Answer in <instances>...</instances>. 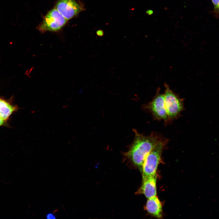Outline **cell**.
I'll use <instances>...</instances> for the list:
<instances>
[{
	"instance_id": "cell-1",
	"label": "cell",
	"mask_w": 219,
	"mask_h": 219,
	"mask_svg": "<svg viewBox=\"0 0 219 219\" xmlns=\"http://www.w3.org/2000/svg\"><path fill=\"white\" fill-rule=\"evenodd\" d=\"M134 141L126 155L134 164L142 169L144 160L155 146L162 138L154 133L146 136L134 130Z\"/></svg>"
},
{
	"instance_id": "cell-2",
	"label": "cell",
	"mask_w": 219,
	"mask_h": 219,
	"mask_svg": "<svg viewBox=\"0 0 219 219\" xmlns=\"http://www.w3.org/2000/svg\"><path fill=\"white\" fill-rule=\"evenodd\" d=\"M168 140L162 138L155 146L146 157L142 168V179L156 175L161 159L162 150Z\"/></svg>"
},
{
	"instance_id": "cell-3",
	"label": "cell",
	"mask_w": 219,
	"mask_h": 219,
	"mask_svg": "<svg viewBox=\"0 0 219 219\" xmlns=\"http://www.w3.org/2000/svg\"><path fill=\"white\" fill-rule=\"evenodd\" d=\"M68 21L54 8L47 13L37 29L42 33L58 31L63 27Z\"/></svg>"
},
{
	"instance_id": "cell-4",
	"label": "cell",
	"mask_w": 219,
	"mask_h": 219,
	"mask_svg": "<svg viewBox=\"0 0 219 219\" xmlns=\"http://www.w3.org/2000/svg\"><path fill=\"white\" fill-rule=\"evenodd\" d=\"M165 86L164 94L165 106L170 120H172L178 117L183 110V102L167 85Z\"/></svg>"
},
{
	"instance_id": "cell-5",
	"label": "cell",
	"mask_w": 219,
	"mask_h": 219,
	"mask_svg": "<svg viewBox=\"0 0 219 219\" xmlns=\"http://www.w3.org/2000/svg\"><path fill=\"white\" fill-rule=\"evenodd\" d=\"M144 108L149 110L156 120H163L165 122L170 120L165 106L164 94L158 92L152 101L145 105Z\"/></svg>"
},
{
	"instance_id": "cell-6",
	"label": "cell",
	"mask_w": 219,
	"mask_h": 219,
	"mask_svg": "<svg viewBox=\"0 0 219 219\" xmlns=\"http://www.w3.org/2000/svg\"><path fill=\"white\" fill-rule=\"evenodd\" d=\"M54 8L68 20L85 9L82 4L75 0H58Z\"/></svg>"
},
{
	"instance_id": "cell-7",
	"label": "cell",
	"mask_w": 219,
	"mask_h": 219,
	"mask_svg": "<svg viewBox=\"0 0 219 219\" xmlns=\"http://www.w3.org/2000/svg\"><path fill=\"white\" fill-rule=\"evenodd\" d=\"M156 175L142 179V184L138 192L144 194L147 199L156 196Z\"/></svg>"
},
{
	"instance_id": "cell-8",
	"label": "cell",
	"mask_w": 219,
	"mask_h": 219,
	"mask_svg": "<svg viewBox=\"0 0 219 219\" xmlns=\"http://www.w3.org/2000/svg\"><path fill=\"white\" fill-rule=\"evenodd\" d=\"M146 208L148 212L158 218L162 217V206L160 200L155 196L148 199Z\"/></svg>"
},
{
	"instance_id": "cell-9",
	"label": "cell",
	"mask_w": 219,
	"mask_h": 219,
	"mask_svg": "<svg viewBox=\"0 0 219 219\" xmlns=\"http://www.w3.org/2000/svg\"><path fill=\"white\" fill-rule=\"evenodd\" d=\"M17 107L10 104L4 100L0 98L1 118L5 120L16 109Z\"/></svg>"
},
{
	"instance_id": "cell-10",
	"label": "cell",
	"mask_w": 219,
	"mask_h": 219,
	"mask_svg": "<svg viewBox=\"0 0 219 219\" xmlns=\"http://www.w3.org/2000/svg\"><path fill=\"white\" fill-rule=\"evenodd\" d=\"M214 6V12L219 15V0H211Z\"/></svg>"
},
{
	"instance_id": "cell-11",
	"label": "cell",
	"mask_w": 219,
	"mask_h": 219,
	"mask_svg": "<svg viewBox=\"0 0 219 219\" xmlns=\"http://www.w3.org/2000/svg\"><path fill=\"white\" fill-rule=\"evenodd\" d=\"M46 218L48 219H55L56 217L53 213H49L47 215Z\"/></svg>"
},
{
	"instance_id": "cell-12",
	"label": "cell",
	"mask_w": 219,
	"mask_h": 219,
	"mask_svg": "<svg viewBox=\"0 0 219 219\" xmlns=\"http://www.w3.org/2000/svg\"><path fill=\"white\" fill-rule=\"evenodd\" d=\"M96 33L98 36H102L104 35V32L102 30H99L96 31Z\"/></svg>"
},
{
	"instance_id": "cell-13",
	"label": "cell",
	"mask_w": 219,
	"mask_h": 219,
	"mask_svg": "<svg viewBox=\"0 0 219 219\" xmlns=\"http://www.w3.org/2000/svg\"><path fill=\"white\" fill-rule=\"evenodd\" d=\"M5 120L0 118V126L2 125L4 123Z\"/></svg>"
},
{
	"instance_id": "cell-14",
	"label": "cell",
	"mask_w": 219,
	"mask_h": 219,
	"mask_svg": "<svg viewBox=\"0 0 219 219\" xmlns=\"http://www.w3.org/2000/svg\"><path fill=\"white\" fill-rule=\"evenodd\" d=\"M0 116H1V113H0V118H1Z\"/></svg>"
}]
</instances>
